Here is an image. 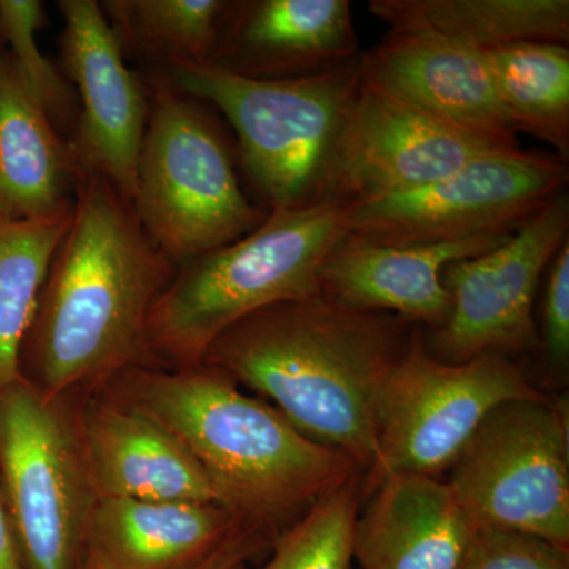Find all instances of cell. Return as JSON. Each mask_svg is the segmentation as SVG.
I'll list each match as a JSON object with an SVG mask.
<instances>
[{
    "mask_svg": "<svg viewBox=\"0 0 569 569\" xmlns=\"http://www.w3.org/2000/svg\"><path fill=\"white\" fill-rule=\"evenodd\" d=\"M204 108L167 82L149 97L132 209L176 268L231 244L268 217L247 198L227 138Z\"/></svg>",
    "mask_w": 569,
    "mask_h": 569,
    "instance_id": "cell-6",
    "label": "cell"
},
{
    "mask_svg": "<svg viewBox=\"0 0 569 569\" xmlns=\"http://www.w3.org/2000/svg\"><path fill=\"white\" fill-rule=\"evenodd\" d=\"M0 40H2V37H0Z\"/></svg>",
    "mask_w": 569,
    "mask_h": 569,
    "instance_id": "cell-31",
    "label": "cell"
},
{
    "mask_svg": "<svg viewBox=\"0 0 569 569\" xmlns=\"http://www.w3.org/2000/svg\"><path fill=\"white\" fill-rule=\"evenodd\" d=\"M359 56L348 0H239L209 66L253 80H299Z\"/></svg>",
    "mask_w": 569,
    "mask_h": 569,
    "instance_id": "cell-15",
    "label": "cell"
},
{
    "mask_svg": "<svg viewBox=\"0 0 569 569\" xmlns=\"http://www.w3.org/2000/svg\"><path fill=\"white\" fill-rule=\"evenodd\" d=\"M500 148L515 146L433 118L381 91L361 73L337 153L329 201L350 206L421 189Z\"/></svg>",
    "mask_w": 569,
    "mask_h": 569,
    "instance_id": "cell-12",
    "label": "cell"
},
{
    "mask_svg": "<svg viewBox=\"0 0 569 569\" xmlns=\"http://www.w3.org/2000/svg\"><path fill=\"white\" fill-rule=\"evenodd\" d=\"M548 397L511 356L479 355L445 362L430 353L425 328L381 389L377 411L378 463L365 497L389 473L437 477L451 468L486 417L501 403Z\"/></svg>",
    "mask_w": 569,
    "mask_h": 569,
    "instance_id": "cell-7",
    "label": "cell"
},
{
    "mask_svg": "<svg viewBox=\"0 0 569 569\" xmlns=\"http://www.w3.org/2000/svg\"><path fill=\"white\" fill-rule=\"evenodd\" d=\"M568 179L556 153L493 149L430 186L347 206V231L392 246L512 234Z\"/></svg>",
    "mask_w": 569,
    "mask_h": 569,
    "instance_id": "cell-10",
    "label": "cell"
},
{
    "mask_svg": "<svg viewBox=\"0 0 569 569\" xmlns=\"http://www.w3.org/2000/svg\"><path fill=\"white\" fill-rule=\"evenodd\" d=\"M217 503L97 498L80 569H187L234 529Z\"/></svg>",
    "mask_w": 569,
    "mask_h": 569,
    "instance_id": "cell-19",
    "label": "cell"
},
{
    "mask_svg": "<svg viewBox=\"0 0 569 569\" xmlns=\"http://www.w3.org/2000/svg\"><path fill=\"white\" fill-rule=\"evenodd\" d=\"M63 74L78 91L70 142L86 174L100 176L132 204L149 97L127 67L123 47L97 0H59Z\"/></svg>",
    "mask_w": 569,
    "mask_h": 569,
    "instance_id": "cell-13",
    "label": "cell"
},
{
    "mask_svg": "<svg viewBox=\"0 0 569 569\" xmlns=\"http://www.w3.org/2000/svg\"><path fill=\"white\" fill-rule=\"evenodd\" d=\"M47 14L40 0H0V37L11 62L51 121H69L74 112L73 86L40 51L37 32Z\"/></svg>",
    "mask_w": 569,
    "mask_h": 569,
    "instance_id": "cell-26",
    "label": "cell"
},
{
    "mask_svg": "<svg viewBox=\"0 0 569 569\" xmlns=\"http://www.w3.org/2000/svg\"><path fill=\"white\" fill-rule=\"evenodd\" d=\"M463 569H569V548L498 529H478Z\"/></svg>",
    "mask_w": 569,
    "mask_h": 569,
    "instance_id": "cell-27",
    "label": "cell"
},
{
    "mask_svg": "<svg viewBox=\"0 0 569 569\" xmlns=\"http://www.w3.org/2000/svg\"><path fill=\"white\" fill-rule=\"evenodd\" d=\"M86 173L69 142L0 50V212L52 220L73 212Z\"/></svg>",
    "mask_w": 569,
    "mask_h": 569,
    "instance_id": "cell-20",
    "label": "cell"
},
{
    "mask_svg": "<svg viewBox=\"0 0 569 569\" xmlns=\"http://www.w3.org/2000/svg\"><path fill=\"white\" fill-rule=\"evenodd\" d=\"M369 10L389 31L433 33L479 51L569 43L568 0H372Z\"/></svg>",
    "mask_w": 569,
    "mask_h": 569,
    "instance_id": "cell-21",
    "label": "cell"
},
{
    "mask_svg": "<svg viewBox=\"0 0 569 569\" xmlns=\"http://www.w3.org/2000/svg\"><path fill=\"white\" fill-rule=\"evenodd\" d=\"M365 475H358L313 505L272 542L269 557L231 569H351L356 519L365 501Z\"/></svg>",
    "mask_w": 569,
    "mask_h": 569,
    "instance_id": "cell-25",
    "label": "cell"
},
{
    "mask_svg": "<svg viewBox=\"0 0 569 569\" xmlns=\"http://www.w3.org/2000/svg\"><path fill=\"white\" fill-rule=\"evenodd\" d=\"M0 569H24L2 490H0Z\"/></svg>",
    "mask_w": 569,
    "mask_h": 569,
    "instance_id": "cell-30",
    "label": "cell"
},
{
    "mask_svg": "<svg viewBox=\"0 0 569 569\" xmlns=\"http://www.w3.org/2000/svg\"><path fill=\"white\" fill-rule=\"evenodd\" d=\"M361 73L433 118L500 144L519 146L485 51L433 33L389 31L378 47L361 54Z\"/></svg>",
    "mask_w": 569,
    "mask_h": 569,
    "instance_id": "cell-14",
    "label": "cell"
},
{
    "mask_svg": "<svg viewBox=\"0 0 569 569\" xmlns=\"http://www.w3.org/2000/svg\"><path fill=\"white\" fill-rule=\"evenodd\" d=\"M346 233L347 206L279 209L231 244L178 266L149 313L144 366H200L213 340L242 318L321 296V264Z\"/></svg>",
    "mask_w": 569,
    "mask_h": 569,
    "instance_id": "cell-4",
    "label": "cell"
},
{
    "mask_svg": "<svg viewBox=\"0 0 569 569\" xmlns=\"http://www.w3.org/2000/svg\"><path fill=\"white\" fill-rule=\"evenodd\" d=\"M478 529L448 481L389 473L362 501L353 561L359 569H463Z\"/></svg>",
    "mask_w": 569,
    "mask_h": 569,
    "instance_id": "cell-18",
    "label": "cell"
},
{
    "mask_svg": "<svg viewBox=\"0 0 569 569\" xmlns=\"http://www.w3.org/2000/svg\"><path fill=\"white\" fill-rule=\"evenodd\" d=\"M100 389L170 430L204 471L216 503L272 541L362 473L212 366L127 367Z\"/></svg>",
    "mask_w": 569,
    "mask_h": 569,
    "instance_id": "cell-3",
    "label": "cell"
},
{
    "mask_svg": "<svg viewBox=\"0 0 569 569\" xmlns=\"http://www.w3.org/2000/svg\"><path fill=\"white\" fill-rule=\"evenodd\" d=\"M272 542L263 531L236 523L230 535L208 557L187 569H231L269 552Z\"/></svg>",
    "mask_w": 569,
    "mask_h": 569,
    "instance_id": "cell-29",
    "label": "cell"
},
{
    "mask_svg": "<svg viewBox=\"0 0 569 569\" xmlns=\"http://www.w3.org/2000/svg\"><path fill=\"white\" fill-rule=\"evenodd\" d=\"M448 471V485L479 529L569 548L567 397L493 408Z\"/></svg>",
    "mask_w": 569,
    "mask_h": 569,
    "instance_id": "cell-9",
    "label": "cell"
},
{
    "mask_svg": "<svg viewBox=\"0 0 569 569\" xmlns=\"http://www.w3.org/2000/svg\"><path fill=\"white\" fill-rule=\"evenodd\" d=\"M418 326L325 296L264 307L213 340L203 362L257 392L369 477L378 463L377 411L389 373Z\"/></svg>",
    "mask_w": 569,
    "mask_h": 569,
    "instance_id": "cell-1",
    "label": "cell"
},
{
    "mask_svg": "<svg viewBox=\"0 0 569 569\" xmlns=\"http://www.w3.org/2000/svg\"><path fill=\"white\" fill-rule=\"evenodd\" d=\"M509 236L392 246L347 231L321 264V296L356 309L392 313L436 331L447 323L451 307L441 282L443 269L496 249Z\"/></svg>",
    "mask_w": 569,
    "mask_h": 569,
    "instance_id": "cell-16",
    "label": "cell"
},
{
    "mask_svg": "<svg viewBox=\"0 0 569 569\" xmlns=\"http://www.w3.org/2000/svg\"><path fill=\"white\" fill-rule=\"evenodd\" d=\"M569 239V197L563 190L503 244L441 272L449 293L447 323L425 332L430 353L466 362L486 353H539L535 301L550 261Z\"/></svg>",
    "mask_w": 569,
    "mask_h": 569,
    "instance_id": "cell-11",
    "label": "cell"
},
{
    "mask_svg": "<svg viewBox=\"0 0 569 569\" xmlns=\"http://www.w3.org/2000/svg\"><path fill=\"white\" fill-rule=\"evenodd\" d=\"M167 70V84L212 104L231 123L242 167L269 211L331 203L337 153L361 82V56L299 80H253L182 62Z\"/></svg>",
    "mask_w": 569,
    "mask_h": 569,
    "instance_id": "cell-5",
    "label": "cell"
},
{
    "mask_svg": "<svg viewBox=\"0 0 569 569\" xmlns=\"http://www.w3.org/2000/svg\"><path fill=\"white\" fill-rule=\"evenodd\" d=\"M70 219L20 220L0 212V392L22 377V346Z\"/></svg>",
    "mask_w": 569,
    "mask_h": 569,
    "instance_id": "cell-23",
    "label": "cell"
},
{
    "mask_svg": "<svg viewBox=\"0 0 569 569\" xmlns=\"http://www.w3.org/2000/svg\"><path fill=\"white\" fill-rule=\"evenodd\" d=\"M77 421L97 498L216 503L189 449L170 430L103 389L86 403Z\"/></svg>",
    "mask_w": 569,
    "mask_h": 569,
    "instance_id": "cell-17",
    "label": "cell"
},
{
    "mask_svg": "<svg viewBox=\"0 0 569 569\" xmlns=\"http://www.w3.org/2000/svg\"><path fill=\"white\" fill-rule=\"evenodd\" d=\"M485 52L498 99L518 132L548 142L568 162V44L522 41Z\"/></svg>",
    "mask_w": 569,
    "mask_h": 569,
    "instance_id": "cell-22",
    "label": "cell"
},
{
    "mask_svg": "<svg viewBox=\"0 0 569 569\" xmlns=\"http://www.w3.org/2000/svg\"><path fill=\"white\" fill-rule=\"evenodd\" d=\"M539 351L550 372L567 377L569 367V239L546 271Z\"/></svg>",
    "mask_w": 569,
    "mask_h": 569,
    "instance_id": "cell-28",
    "label": "cell"
},
{
    "mask_svg": "<svg viewBox=\"0 0 569 569\" xmlns=\"http://www.w3.org/2000/svg\"><path fill=\"white\" fill-rule=\"evenodd\" d=\"M0 482L22 567L80 568L97 497L67 397L22 377L0 392Z\"/></svg>",
    "mask_w": 569,
    "mask_h": 569,
    "instance_id": "cell-8",
    "label": "cell"
},
{
    "mask_svg": "<svg viewBox=\"0 0 569 569\" xmlns=\"http://www.w3.org/2000/svg\"><path fill=\"white\" fill-rule=\"evenodd\" d=\"M230 0H108L102 9L123 44L170 63L209 66Z\"/></svg>",
    "mask_w": 569,
    "mask_h": 569,
    "instance_id": "cell-24",
    "label": "cell"
},
{
    "mask_svg": "<svg viewBox=\"0 0 569 569\" xmlns=\"http://www.w3.org/2000/svg\"><path fill=\"white\" fill-rule=\"evenodd\" d=\"M176 269L132 204L86 174L22 346V378L56 399L144 366L146 323Z\"/></svg>",
    "mask_w": 569,
    "mask_h": 569,
    "instance_id": "cell-2",
    "label": "cell"
}]
</instances>
